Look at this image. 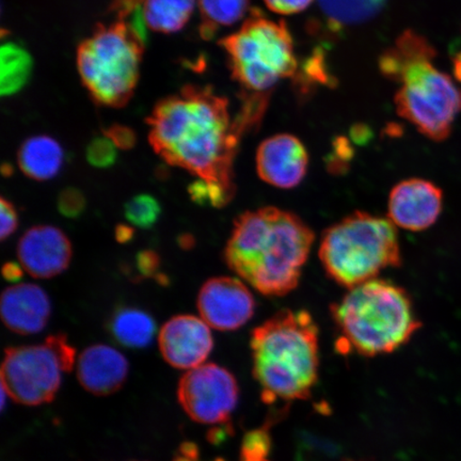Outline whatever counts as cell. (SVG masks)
Masks as SVG:
<instances>
[{
	"mask_svg": "<svg viewBox=\"0 0 461 461\" xmlns=\"http://www.w3.org/2000/svg\"><path fill=\"white\" fill-rule=\"evenodd\" d=\"M198 309L201 319L210 327L232 331L252 319L256 302L243 282L230 276H218L201 287Z\"/></svg>",
	"mask_w": 461,
	"mask_h": 461,
	"instance_id": "cell-11",
	"label": "cell"
},
{
	"mask_svg": "<svg viewBox=\"0 0 461 461\" xmlns=\"http://www.w3.org/2000/svg\"><path fill=\"white\" fill-rule=\"evenodd\" d=\"M228 58L230 77L241 95L270 101L276 86L296 78L295 43L285 21L276 22L253 8L238 32L219 41Z\"/></svg>",
	"mask_w": 461,
	"mask_h": 461,
	"instance_id": "cell-7",
	"label": "cell"
},
{
	"mask_svg": "<svg viewBox=\"0 0 461 461\" xmlns=\"http://www.w3.org/2000/svg\"><path fill=\"white\" fill-rule=\"evenodd\" d=\"M109 330L117 341L129 348H144L157 334L153 317L136 308H120L113 313Z\"/></svg>",
	"mask_w": 461,
	"mask_h": 461,
	"instance_id": "cell-19",
	"label": "cell"
},
{
	"mask_svg": "<svg viewBox=\"0 0 461 461\" xmlns=\"http://www.w3.org/2000/svg\"><path fill=\"white\" fill-rule=\"evenodd\" d=\"M134 230L129 226H125V224H120V226L115 229V238H117L121 244L129 243L130 240L134 239Z\"/></svg>",
	"mask_w": 461,
	"mask_h": 461,
	"instance_id": "cell-35",
	"label": "cell"
},
{
	"mask_svg": "<svg viewBox=\"0 0 461 461\" xmlns=\"http://www.w3.org/2000/svg\"><path fill=\"white\" fill-rule=\"evenodd\" d=\"M65 149L55 138L39 135L28 138L19 149L17 160L23 173L36 181L54 178L65 164Z\"/></svg>",
	"mask_w": 461,
	"mask_h": 461,
	"instance_id": "cell-18",
	"label": "cell"
},
{
	"mask_svg": "<svg viewBox=\"0 0 461 461\" xmlns=\"http://www.w3.org/2000/svg\"><path fill=\"white\" fill-rule=\"evenodd\" d=\"M158 345L170 366L193 370L203 365L214 348V339L203 320L193 315H177L161 328Z\"/></svg>",
	"mask_w": 461,
	"mask_h": 461,
	"instance_id": "cell-12",
	"label": "cell"
},
{
	"mask_svg": "<svg viewBox=\"0 0 461 461\" xmlns=\"http://www.w3.org/2000/svg\"><path fill=\"white\" fill-rule=\"evenodd\" d=\"M437 50L422 34L403 32L379 58V70L399 84L394 103L400 117L420 134L440 142L451 135L461 113V90L434 66Z\"/></svg>",
	"mask_w": 461,
	"mask_h": 461,
	"instance_id": "cell-3",
	"label": "cell"
},
{
	"mask_svg": "<svg viewBox=\"0 0 461 461\" xmlns=\"http://www.w3.org/2000/svg\"><path fill=\"white\" fill-rule=\"evenodd\" d=\"M309 168V154L301 140L291 134L267 138L257 151L259 178L276 188H295Z\"/></svg>",
	"mask_w": 461,
	"mask_h": 461,
	"instance_id": "cell-14",
	"label": "cell"
},
{
	"mask_svg": "<svg viewBox=\"0 0 461 461\" xmlns=\"http://www.w3.org/2000/svg\"><path fill=\"white\" fill-rule=\"evenodd\" d=\"M75 349L62 334L46 339L44 345L19 346L5 350L2 387L14 401L27 406L54 400L63 373L75 365Z\"/></svg>",
	"mask_w": 461,
	"mask_h": 461,
	"instance_id": "cell-9",
	"label": "cell"
},
{
	"mask_svg": "<svg viewBox=\"0 0 461 461\" xmlns=\"http://www.w3.org/2000/svg\"><path fill=\"white\" fill-rule=\"evenodd\" d=\"M307 223L291 212L267 206L236 219L224 259L265 296H285L301 281L314 243Z\"/></svg>",
	"mask_w": 461,
	"mask_h": 461,
	"instance_id": "cell-2",
	"label": "cell"
},
{
	"mask_svg": "<svg viewBox=\"0 0 461 461\" xmlns=\"http://www.w3.org/2000/svg\"><path fill=\"white\" fill-rule=\"evenodd\" d=\"M452 63L454 77L461 83V50L453 56Z\"/></svg>",
	"mask_w": 461,
	"mask_h": 461,
	"instance_id": "cell-36",
	"label": "cell"
},
{
	"mask_svg": "<svg viewBox=\"0 0 461 461\" xmlns=\"http://www.w3.org/2000/svg\"><path fill=\"white\" fill-rule=\"evenodd\" d=\"M50 312L48 294L36 285H16L3 293L2 319L11 331L39 333L48 325Z\"/></svg>",
	"mask_w": 461,
	"mask_h": 461,
	"instance_id": "cell-17",
	"label": "cell"
},
{
	"mask_svg": "<svg viewBox=\"0 0 461 461\" xmlns=\"http://www.w3.org/2000/svg\"><path fill=\"white\" fill-rule=\"evenodd\" d=\"M124 215L135 227L152 229L161 215V206L153 195L138 194L125 204Z\"/></svg>",
	"mask_w": 461,
	"mask_h": 461,
	"instance_id": "cell-24",
	"label": "cell"
},
{
	"mask_svg": "<svg viewBox=\"0 0 461 461\" xmlns=\"http://www.w3.org/2000/svg\"><path fill=\"white\" fill-rule=\"evenodd\" d=\"M17 256L23 268L34 278L50 279L71 263L73 250L68 236L53 226H37L22 236Z\"/></svg>",
	"mask_w": 461,
	"mask_h": 461,
	"instance_id": "cell-15",
	"label": "cell"
},
{
	"mask_svg": "<svg viewBox=\"0 0 461 461\" xmlns=\"http://www.w3.org/2000/svg\"><path fill=\"white\" fill-rule=\"evenodd\" d=\"M319 337L305 310H282L252 331L253 375L265 402L310 397L319 378Z\"/></svg>",
	"mask_w": 461,
	"mask_h": 461,
	"instance_id": "cell-4",
	"label": "cell"
},
{
	"mask_svg": "<svg viewBox=\"0 0 461 461\" xmlns=\"http://www.w3.org/2000/svg\"><path fill=\"white\" fill-rule=\"evenodd\" d=\"M188 194L194 203L199 205H211L223 207L230 203L234 194H230L221 187L212 185L203 180L194 181L188 187Z\"/></svg>",
	"mask_w": 461,
	"mask_h": 461,
	"instance_id": "cell-26",
	"label": "cell"
},
{
	"mask_svg": "<svg viewBox=\"0 0 461 461\" xmlns=\"http://www.w3.org/2000/svg\"><path fill=\"white\" fill-rule=\"evenodd\" d=\"M0 206H2L0 238L5 240L15 232L17 226H19V216H17L14 205L9 200L3 197Z\"/></svg>",
	"mask_w": 461,
	"mask_h": 461,
	"instance_id": "cell-33",
	"label": "cell"
},
{
	"mask_svg": "<svg viewBox=\"0 0 461 461\" xmlns=\"http://www.w3.org/2000/svg\"><path fill=\"white\" fill-rule=\"evenodd\" d=\"M117 147L106 136L95 137L86 149L88 163L95 168L106 169L117 161Z\"/></svg>",
	"mask_w": 461,
	"mask_h": 461,
	"instance_id": "cell-27",
	"label": "cell"
},
{
	"mask_svg": "<svg viewBox=\"0 0 461 461\" xmlns=\"http://www.w3.org/2000/svg\"><path fill=\"white\" fill-rule=\"evenodd\" d=\"M146 46L123 22L100 24L79 44L77 68L92 99L120 108L134 95Z\"/></svg>",
	"mask_w": 461,
	"mask_h": 461,
	"instance_id": "cell-8",
	"label": "cell"
},
{
	"mask_svg": "<svg viewBox=\"0 0 461 461\" xmlns=\"http://www.w3.org/2000/svg\"><path fill=\"white\" fill-rule=\"evenodd\" d=\"M270 447L272 441L267 430H253L245 437L240 461H267Z\"/></svg>",
	"mask_w": 461,
	"mask_h": 461,
	"instance_id": "cell-28",
	"label": "cell"
},
{
	"mask_svg": "<svg viewBox=\"0 0 461 461\" xmlns=\"http://www.w3.org/2000/svg\"><path fill=\"white\" fill-rule=\"evenodd\" d=\"M136 267L142 278L157 279L161 285L168 284L167 276L159 272L160 258L157 252L144 250L138 253Z\"/></svg>",
	"mask_w": 461,
	"mask_h": 461,
	"instance_id": "cell-30",
	"label": "cell"
},
{
	"mask_svg": "<svg viewBox=\"0 0 461 461\" xmlns=\"http://www.w3.org/2000/svg\"><path fill=\"white\" fill-rule=\"evenodd\" d=\"M320 258L326 274L350 290L401 267L399 234L389 218L356 212L325 230Z\"/></svg>",
	"mask_w": 461,
	"mask_h": 461,
	"instance_id": "cell-6",
	"label": "cell"
},
{
	"mask_svg": "<svg viewBox=\"0 0 461 461\" xmlns=\"http://www.w3.org/2000/svg\"><path fill=\"white\" fill-rule=\"evenodd\" d=\"M388 0H319L333 29L362 24L382 13Z\"/></svg>",
	"mask_w": 461,
	"mask_h": 461,
	"instance_id": "cell-23",
	"label": "cell"
},
{
	"mask_svg": "<svg viewBox=\"0 0 461 461\" xmlns=\"http://www.w3.org/2000/svg\"><path fill=\"white\" fill-rule=\"evenodd\" d=\"M3 276L4 278L9 282H19L23 278V276H24V272H23L20 264L8 262L4 265Z\"/></svg>",
	"mask_w": 461,
	"mask_h": 461,
	"instance_id": "cell-34",
	"label": "cell"
},
{
	"mask_svg": "<svg viewBox=\"0 0 461 461\" xmlns=\"http://www.w3.org/2000/svg\"><path fill=\"white\" fill-rule=\"evenodd\" d=\"M147 122L149 143L166 163L235 195L234 161L246 131L227 97L188 85L159 101Z\"/></svg>",
	"mask_w": 461,
	"mask_h": 461,
	"instance_id": "cell-1",
	"label": "cell"
},
{
	"mask_svg": "<svg viewBox=\"0 0 461 461\" xmlns=\"http://www.w3.org/2000/svg\"><path fill=\"white\" fill-rule=\"evenodd\" d=\"M114 146L122 149H130L135 147L137 136L135 131L128 126L114 124L104 131Z\"/></svg>",
	"mask_w": 461,
	"mask_h": 461,
	"instance_id": "cell-32",
	"label": "cell"
},
{
	"mask_svg": "<svg viewBox=\"0 0 461 461\" xmlns=\"http://www.w3.org/2000/svg\"><path fill=\"white\" fill-rule=\"evenodd\" d=\"M194 244V240L190 235L182 236L180 240V245L183 248H190Z\"/></svg>",
	"mask_w": 461,
	"mask_h": 461,
	"instance_id": "cell-37",
	"label": "cell"
},
{
	"mask_svg": "<svg viewBox=\"0 0 461 461\" xmlns=\"http://www.w3.org/2000/svg\"><path fill=\"white\" fill-rule=\"evenodd\" d=\"M33 60L24 46L5 42L0 50V92L11 96L20 92L29 82Z\"/></svg>",
	"mask_w": 461,
	"mask_h": 461,
	"instance_id": "cell-21",
	"label": "cell"
},
{
	"mask_svg": "<svg viewBox=\"0 0 461 461\" xmlns=\"http://www.w3.org/2000/svg\"><path fill=\"white\" fill-rule=\"evenodd\" d=\"M112 14L123 22L144 46L149 42V32L143 14V0H113Z\"/></svg>",
	"mask_w": 461,
	"mask_h": 461,
	"instance_id": "cell-25",
	"label": "cell"
},
{
	"mask_svg": "<svg viewBox=\"0 0 461 461\" xmlns=\"http://www.w3.org/2000/svg\"><path fill=\"white\" fill-rule=\"evenodd\" d=\"M264 3L275 14L292 15L301 14L308 9L313 0H264Z\"/></svg>",
	"mask_w": 461,
	"mask_h": 461,
	"instance_id": "cell-31",
	"label": "cell"
},
{
	"mask_svg": "<svg viewBox=\"0 0 461 461\" xmlns=\"http://www.w3.org/2000/svg\"><path fill=\"white\" fill-rule=\"evenodd\" d=\"M239 385L226 368L209 363L189 370L178 384V401L202 424H223L239 402Z\"/></svg>",
	"mask_w": 461,
	"mask_h": 461,
	"instance_id": "cell-10",
	"label": "cell"
},
{
	"mask_svg": "<svg viewBox=\"0 0 461 461\" xmlns=\"http://www.w3.org/2000/svg\"><path fill=\"white\" fill-rule=\"evenodd\" d=\"M200 36L212 40L223 27H230L249 13L250 0H198Z\"/></svg>",
	"mask_w": 461,
	"mask_h": 461,
	"instance_id": "cell-22",
	"label": "cell"
},
{
	"mask_svg": "<svg viewBox=\"0 0 461 461\" xmlns=\"http://www.w3.org/2000/svg\"><path fill=\"white\" fill-rule=\"evenodd\" d=\"M442 190L422 178H409L391 190L388 218L395 227L423 230L435 224L441 215Z\"/></svg>",
	"mask_w": 461,
	"mask_h": 461,
	"instance_id": "cell-13",
	"label": "cell"
},
{
	"mask_svg": "<svg viewBox=\"0 0 461 461\" xmlns=\"http://www.w3.org/2000/svg\"><path fill=\"white\" fill-rule=\"evenodd\" d=\"M129 362L111 346L96 344L86 348L77 362L80 384L95 395L114 393L126 382Z\"/></svg>",
	"mask_w": 461,
	"mask_h": 461,
	"instance_id": "cell-16",
	"label": "cell"
},
{
	"mask_svg": "<svg viewBox=\"0 0 461 461\" xmlns=\"http://www.w3.org/2000/svg\"><path fill=\"white\" fill-rule=\"evenodd\" d=\"M342 354L375 357L393 353L420 326L411 297L392 282L374 279L350 288L331 308Z\"/></svg>",
	"mask_w": 461,
	"mask_h": 461,
	"instance_id": "cell-5",
	"label": "cell"
},
{
	"mask_svg": "<svg viewBox=\"0 0 461 461\" xmlns=\"http://www.w3.org/2000/svg\"><path fill=\"white\" fill-rule=\"evenodd\" d=\"M86 201L82 190L74 187L63 189L58 198V210L67 218L77 219L86 211Z\"/></svg>",
	"mask_w": 461,
	"mask_h": 461,
	"instance_id": "cell-29",
	"label": "cell"
},
{
	"mask_svg": "<svg viewBox=\"0 0 461 461\" xmlns=\"http://www.w3.org/2000/svg\"><path fill=\"white\" fill-rule=\"evenodd\" d=\"M195 0H143V14L149 29L159 33H176L187 25Z\"/></svg>",
	"mask_w": 461,
	"mask_h": 461,
	"instance_id": "cell-20",
	"label": "cell"
}]
</instances>
